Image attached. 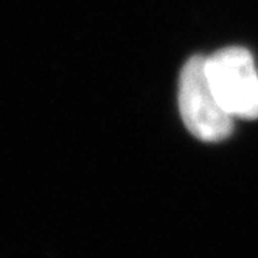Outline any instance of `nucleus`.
<instances>
[{
	"label": "nucleus",
	"mask_w": 258,
	"mask_h": 258,
	"mask_svg": "<svg viewBox=\"0 0 258 258\" xmlns=\"http://www.w3.org/2000/svg\"><path fill=\"white\" fill-rule=\"evenodd\" d=\"M179 110L183 124L202 142H221L233 131V117L219 104L209 84L206 58L193 56L179 77Z\"/></svg>",
	"instance_id": "f03ea898"
},
{
	"label": "nucleus",
	"mask_w": 258,
	"mask_h": 258,
	"mask_svg": "<svg viewBox=\"0 0 258 258\" xmlns=\"http://www.w3.org/2000/svg\"><path fill=\"white\" fill-rule=\"evenodd\" d=\"M209 84L233 118H258V72L249 50L227 47L206 58Z\"/></svg>",
	"instance_id": "f257e3e1"
}]
</instances>
